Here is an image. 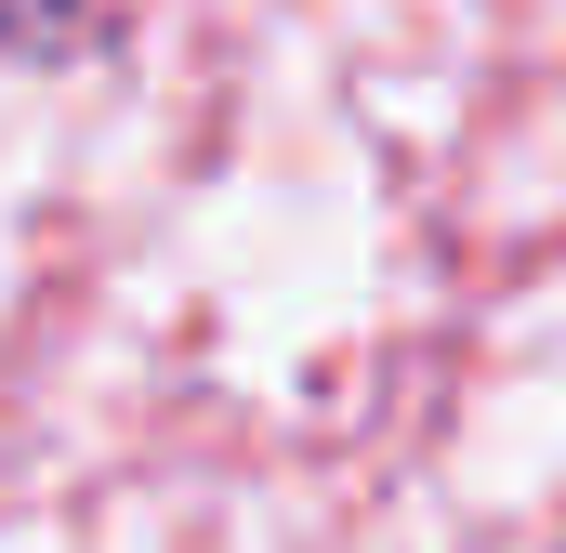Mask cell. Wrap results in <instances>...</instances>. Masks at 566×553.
Returning a JSON list of instances; mask_svg holds the SVG:
<instances>
[{"label":"cell","instance_id":"cell-1","mask_svg":"<svg viewBox=\"0 0 566 553\" xmlns=\"http://www.w3.org/2000/svg\"><path fill=\"white\" fill-rule=\"evenodd\" d=\"M119 13H133V0H0V53H40V66H53V53H93Z\"/></svg>","mask_w":566,"mask_h":553}]
</instances>
